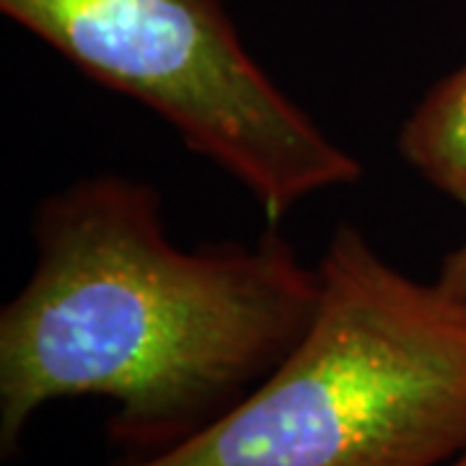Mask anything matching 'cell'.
Returning a JSON list of instances; mask_svg holds the SVG:
<instances>
[{"label":"cell","instance_id":"6da1fadb","mask_svg":"<svg viewBox=\"0 0 466 466\" xmlns=\"http://www.w3.org/2000/svg\"><path fill=\"white\" fill-rule=\"evenodd\" d=\"M26 285L0 311V451L45 404L115 401L109 438L153 456L205 431L299 342L319 269L280 233L177 247L158 189L119 174L45 198Z\"/></svg>","mask_w":466,"mask_h":466},{"label":"cell","instance_id":"7a4b0ae2","mask_svg":"<svg viewBox=\"0 0 466 466\" xmlns=\"http://www.w3.org/2000/svg\"><path fill=\"white\" fill-rule=\"evenodd\" d=\"M293 350L179 446L116 466H449L466 453V311L355 226L319 259Z\"/></svg>","mask_w":466,"mask_h":466},{"label":"cell","instance_id":"3957f363","mask_svg":"<svg viewBox=\"0 0 466 466\" xmlns=\"http://www.w3.org/2000/svg\"><path fill=\"white\" fill-rule=\"evenodd\" d=\"M0 11L91 81L161 116L272 226L363 177L247 50L226 0H0Z\"/></svg>","mask_w":466,"mask_h":466},{"label":"cell","instance_id":"277c9868","mask_svg":"<svg viewBox=\"0 0 466 466\" xmlns=\"http://www.w3.org/2000/svg\"><path fill=\"white\" fill-rule=\"evenodd\" d=\"M397 148L410 168L466 210V66L422 96L401 125Z\"/></svg>","mask_w":466,"mask_h":466},{"label":"cell","instance_id":"5b68a950","mask_svg":"<svg viewBox=\"0 0 466 466\" xmlns=\"http://www.w3.org/2000/svg\"><path fill=\"white\" fill-rule=\"evenodd\" d=\"M438 285V290L451 299L456 306H461L466 311V236L461 238V244L456 249H451L441 269H438V278L433 280Z\"/></svg>","mask_w":466,"mask_h":466},{"label":"cell","instance_id":"8992f818","mask_svg":"<svg viewBox=\"0 0 466 466\" xmlns=\"http://www.w3.org/2000/svg\"><path fill=\"white\" fill-rule=\"evenodd\" d=\"M449 466H466V453H464V456H459L456 461H451Z\"/></svg>","mask_w":466,"mask_h":466}]
</instances>
